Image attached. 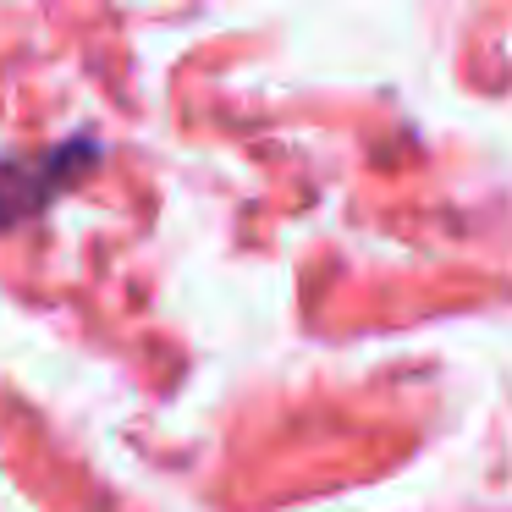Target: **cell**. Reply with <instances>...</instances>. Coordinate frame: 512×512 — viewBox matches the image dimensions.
I'll return each mask as SVG.
<instances>
[{
    "label": "cell",
    "mask_w": 512,
    "mask_h": 512,
    "mask_svg": "<svg viewBox=\"0 0 512 512\" xmlns=\"http://www.w3.org/2000/svg\"><path fill=\"white\" fill-rule=\"evenodd\" d=\"M89 160V144H67L56 155H34V160H6L0 155V226L28 221L50 204V193L67 188L72 171Z\"/></svg>",
    "instance_id": "cell-1"
}]
</instances>
